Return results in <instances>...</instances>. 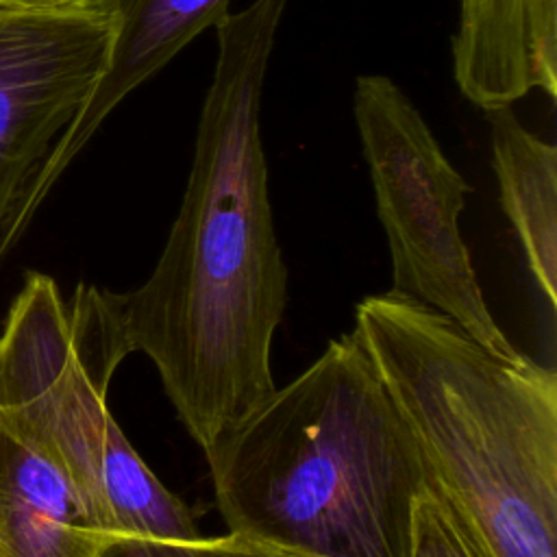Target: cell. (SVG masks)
<instances>
[{"label":"cell","mask_w":557,"mask_h":557,"mask_svg":"<svg viewBox=\"0 0 557 557\" xmlns=\"http://www.w3.org/2000/svg\"><path fill=\"white\" fill-rule=\"evenodd\" d=\"M113 11V39L107 67L87 104L59 141L46 191L89 144L122 100L161 72L187 44L231 11V0H107Z\"/></svg>","instance_id":"8"},{"label":"cell","mask_w":557,"mask_h":557,"mask_svg":"<svg viewBox=\"0 0 557 557\" xmlns=\"http://www.w3.org/2000/svg\"><path fill=\"white\" fill-rule=\"evenodd\" d=\"M453 74L479 109L557 96V0H459Z\"/></svg>","instance_id":"7"},{"label":"cell","mask_w":557,"mask_h":557,"mask_svg":"<svg viewBox=\"0 0 557 557\" xmlns=\"http://www.w3.org/2000/svg\"><path fill=\"white\" fill-rule=\"evenodd\" d=\"M76 2H91V0H0V7L7 9H44V7H63Z\"/></svg>","instance_id":"13"},{"label":"cell","mask_w":557,"mask_h":557,"mask_svg":"<svg viewBox=\"0 0 557 557\" xmlns=\"http://www.w3.org/2000/svg\"><path fill=\"white\" fill-rule=\"evenodd\" d=\"M57 283L30 274L0 333V413L70 479L109 535L202 537L194 511L135 453L107 405Z\"/></svg>","instance_id":"4"},{"label":"cell","mask_w":557,"mask_h":557,"mask_svg":"<svg viewBox=\"0 0 557 557\" xmlns=\"http://www.w3.org/2000/svg\"><path fill=\"white\" fill-rule=\"evenodd\" d=\"M355 329L437 490L494 557H557V374L487 348L448 315L385 292Z\"/></svg>","instance_id":"3"},{"label":"cell","mask_w":557,"mask_h":557,"mask_svg":"<svg viewBox=\"0 0 557 557\" xmlns=\"http://www.w3.org/2000/svg\"><path fill=\"white\" fill-rule=\"evenodd\" d=\"M352 115L389 246V292L448 315L492 350L518 352L487 309L461 237L472 187L418 107L389 76L363 74L355 81Z\"/></svg>","instance_id":"5"},{"label":"cell","mask_w":557,"mask_h":557,"mask_svg":"<svg viewBox=\"0 0 557 557\" xmlns=\"http://www.w3.org/2000/svg\"><path fill=\"white\" fill-rule=\"evenodd\" d=\"M285 0H252L213 28L215 63L200 107L178 213L150 276L131 292L78 285L74 329L113 376L144 352L205 450L274 389L270 355L287 270L272 220L261 100Z\"/></svg>","instance_id":"1"},{"label":"cell","mask_w":557,"mask_h":557,"mask_svg":"<svg viewBox=\"0 0 557 557\" xmlns=\"http://www.w3.org/2000/svg\"><path fill=\"white\" fill-rule=\"evenodd\" d=\"M107 540L61 468L0 413V557H100Z\"/></svg>","instance_id":"9"},{"label":"cell","mask_w":557,"mask_h":557,"mask_svg":"<svg viewBox=\"0 0 557 557\" xmlns=\"http://www.w3.org/2000/svg\"><path fill=\"white\" fill-rule=\"evenodd\" d=\"M205 455L228 533L309 557H411L433 479L357 329Z\"/></svg>","instance_id":"2"},{"label":"cell","mask_w":557,"mask_h":557,"mask_svg":"<svg viewBox=\"0 0 557 557\" xmlns=\"http://www.w3.org/2000/svg\"><path fill=\"white\" fill-rule=\"evenodd\" d=\"M503 211L548 307L557 305V148L529 131L513 104L485 111Z\"/></svg>","instance_id":"10"},{"label":"cell","mask_w":557,"mask_h":557,"mask_svg":"<svg viewBox=\"0 0 557 557\" xmlns=\"http://www.w3.org/2000/svg\"><path fill=\"white\" fill-rule=\"evenodd\" d=\"M100 557H309L298 550L226 533L198 540H157L141 535H109Z\"/></svg>","instance_id":"12"},{"label":"cell","mask_w":557,"mask_h":557,"mask_svg":"<svg viewBox=\"0 0 557 557\" xmlns=\"http://www.w3.org/2000/svg\"><path fill=\"white\" fill-rule=\"evenodd\" d=\"M107 0L0 7V261L46 200L48 163L109 59Z\"/></svg>","instance_id":"6"},{"label":"cell","mask_w":557,"mask_h":557,"mask_svg":"<svg viewBox=\"0 0 557 557\" xmlns=\"http://www.w3.org/2000/svg\"><path fill=\"white\" fill-rule=\"evenodd\" d=\"M411 557H494L470 522L431 483L413 507Z\"/></svg>","instance_id":"11"}]
</instances>
